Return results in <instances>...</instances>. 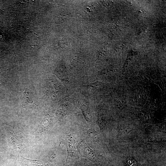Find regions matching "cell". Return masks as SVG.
I'll use <instances>...</instances> for the list:
<instances>
[{"mask_svg":"<svg viewBox=\"0 0 166 166\" xmlns=\"http://www.w3.org/2000/svg\"><path fill=\"white\" fill-rule=\"evenodd\" d=\"M62 142L66 146L68 152V155L74 152V149L75 140L71 135H66Z\"/></svg>","mask_w":166,"mask_h":166,"instance_id":"7a4b0ae2","label":"cell"},{"mask_svg":"<svg viewBox=\"0 0 166 166\" xmlns=\"http://www.w3.org/2000/svg\"><path fill=\"white\" fill-rule=\"evenodd\" d=\"M20 158L25 166H46L40 160L29 159L22 156H20Z\"/></svg>","mask_w":166,"mask_h":166,"instance_id":"3957f363","label":"cell"},{"mask_svg":"<svg viewBox=\"0 0 166 166\" xmlns=\"http://www.w3.org/2000/svg\"><path fill=\"white\" fill-rule=\"evenodd\" d=\"M50 122V119L49 117H46L41 122L38 129V132L41 133L48 128Z\"/></svg>","mask_w":166,"mask_h":166,"instance_id":"277c9868","label":"cell"},{"mask_svg":"<svg viewBox=\"0 0 166 166\" xmlns=\"http://www.w3.org/2000/svg\"><path fill=\"white\" fill-rule=\"evenodd\" d=\"M78 149L82 156L93 160L95 159V155L93 151L84 141L80 142L78 145Z\"/></svg>","mask_w":166,"mask_h":166,"instance_id":"6da1fadb","label":"cell"}]
</instances>
